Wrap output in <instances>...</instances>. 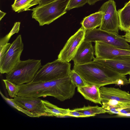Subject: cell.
Instances as JSON below:
<instances>
[{
	"instance_id": "ba28073f",
	"label": "cell",
	"mask_w": 130,
	"mask_h": 130,
	"mask_svg": "<svg viewBox=\"0 0 130 130\" xmlns=\"http://www.w3.org/2000/svg\"><path fill=\"white\" fill-rule=\"evenodd\" d=\"M86 30L82 26L70 38L60 51L58 59L67 62L72 60L80 45L84 41Z\"/></svg>"
},
{
	"instance_id": "5b68a950",
	"label": "cell",
	"mask_w": 130,
	"mask_h": 130,
	"mask_svg": "<svg viewBox=\"0 0 130 130\" xmlns=\"http://www.w3.org/2000/svg\"><path fill=\"white\" fill-rule=\"evenodd\" d=\"M84 41L101 42L121 48L130 49V45L122 36L116 32L103 30L99 28L86 30Z\"/></svg>"
},
{
	"instance_id": "9a60e30c",
	"label": "cell",
	"mask_w": 130,
	"mask_h": 130,
	"mask_svg": "<svg viewBox=\"0 0 130 130\" xmlns=\"http://www.w3.org/2000/svg\"><path fill=\"white\" fill-rule=\"evenodd\" d=\"M103 13L100 11L85 17L80 24L86 30H89L100 26L102 22Z\"/></svg>"
},
{
	"instance_id": "3957f363",
	"label": "cell",
	"mask_w": 130,
	"mask_h": 130,
	"mask_svg": "<svg viewBox=\"0 0 130 130\" xmlns=\"http://www.w3.org/2000/svg\"><path fill=\"white\" fill-rule=\"evenodd\" d=\"M42 66L41 60H21L11 71L6 74V79L18 85L30 83Z\"/></svg>"
},
{
	"instance_id": "603a6c76",
	"label": "cell",
	"mask_w": 130,
	"mask_h": 130,
	"mask_svg": "<svg viewBox=\"0 0 130 130\" xmlns=\"http://www.w3.org/2000/svg\"><path fill=\"white\" fill-rule=\"evenodd\" d=\"M88 0H70L67 8V10L74 8L83 6L87 3Z\"/></svg>"
},
{
	"instance_id": "d4e9b609",
	"label": "cell",
	"mask_w": 130,
	"mask_h": 130,
	"mask_svg": "<svg viewBox=\"0 0 130 130\" xmlns=\"http://www.w3.org/2000/svg\"><path fill=\"white\" fill-rule=\"evenodd\" d=\"M66 116L76 117H88L86 115L75 110L74 109L73 110H70L69 112L67 115Z\"/></svg>"
},
{
	"instance_id": "9c48e42d",
	"label": "cell",
	"mask_w": 130,
	"mask_h": 130,
	"mask_svg": "<svg viewBox=\"0 0 130 130\" xmlns=\"http://www.w3.org/2000/svg\"><path fill=\"white\" fill-rule=\"evenodd\" d=\"M12 100L21 107L29 111L35 116H48L45 111L42 100L38 98L17 96Z\"/></svg>"
},
{
	"instance_id": "ffe728a7",
	"label": "cell",
	"mask_w": 130,
	"mask_h": 130,
	"mask_svg": "<svg viewBox=\"0 0 130 130\" xmlns=\"http://www.w3.org/2000/svg\"><path fill=\"white\" fill-rule=\"evenodd\" d=\"M9 96L14 98L17 96L19 90V86L7 79H3Z\"/></svg>"
},
{
	"instance_id": "d6986e66",
	"label": "cell",
	"mask_w": 130,
	"mask_h": 130,
	"mask_svg": "<svg viewBox=\"0 0 130 130\" xmlns=\"http://www.w3.org/2000/svg\"><path fill=\"white\" fill-rule=\"evenodd\" d=\"M74 109L87 116L88 117L94 116L96 115L106 113L105 110L102 107L97 105L95 106H84L82 107Z\"/></svg>"
},
{
	"instance_id": "83f0119b",
	"label": "cell",
	"mask_w": 130,
	"mask_h": 130,
	"mask_svg": "<svg viewBox=\"0 0 130 130\" xmlns=\"http://www.w3.org/2000/svg\"><path fill=\"white\" fill-rule=\"evenodd\" d=\"M116 116V117H130V113L122 115L117 114Z\"/></svg>"
},
{
	"instance_id": "5bb4252c",
	"label": "cell",
	"mask_w": 130,
	"mask_h": 130,
	"mask_svg": "<svg viewBox=\"0 0 130 130\" xmlns=\"http://www.w3.org/2000/svg\"><path fill=\"white\" fill-rule=\"evenodd\" d=\"M100 87L95 85L88 84L85 86L77 87V90L85 99L102 105Z\"/></svg>"
},
{
	"instance_id": "f546056e",
	"label": "cell",
	"mask_w": 130,
	"mask_h": 130,
	"mask_svg": "<svg viewBox=\"0 0 130 130\" xmlns=\"http://www.w3.org/2000/svg\"><path fill=\"white\" fill-rule=\"evenodd\" d=\"M0 20H1L2 18L5 16L6 14V13L2 11L1 10H0Z\"/></svg>"
},
{
	"instance_id": "e0dca14e",
	"label": "cell",
	"mask_w": 130,
	"mask_h": 130,
	"mask_svg": "<svg viewBox=\"0 0 130 130\" xmlns=\"http://www.w3.org/2000/svg\"><path fill=\"white\" fill-rule=\"evenodd\" d=\"M42 102L48 116L56 117L66 116L70 109L59 108L47 101L42 100Z\"/></svg>"
},
{
	"instance_id": "4dcf8cb0",
	"label": "cell",
	"mask_w": 130,
	"mask_h": 130,
	"mask_svg": "<svg viewBox=\"0 0 130 130\" xmlns=\"http://www.w3.org/2000/svg\"><path fill=\"white\" fill-rule=\"evenodd\" d=\"M129 5H130V0L128 2L125 4L124 6H127Z\"/></svg>"
},
{
	"instance_id": "2e32d148",
	"label": "cell",
	"mask_w": 130,
	"mask_h": 130,
	"mask_svg": "<svg viewBox=\"0 0 130 130\" xmlns=\"http://www.w3.org/2000/svg\"><path fill=\"white\" fill-rule=\"evenodd\" d=\"M118 12L119 21V29L126 32L130 28V5L124 6Z\"/></svg>"
},
{
	"instance_id": "484cf974",
	"label": "cell",
	"mask_w": 130,
	"mask_h": 130,
	"mask_svg": "<svg viewBox=\"0 0 130 130\" xmlns=\"http://www.w3.org/2000/svg\"><path fill=\"white\" fill-rule=\"evenodd\" d=\"M122 36L125 38L127 42L130 43V28L125 35Z\"/></svg>"
},
{
	"instance_id": "6da1fadb",
	"label": "cell",
	"mask_w": 130,
	"mask_h": 130,
	"mask_svg": "<svg viewBox=\"0 0 130 130\" xmlns=\"http://www.w3.org/2000/svg\"><path fill=\"white\" fill-rule=\"evenodd\" d=\"M73 69L87 83L100 87L110 84L124 85L129 83L125 76L93 60L84 64L74 65Z\"/></svg>"
},
{
	"instance_id": "d6a6232c",
	"label": "cell",
	"mask_w": 130,
	"mask_h": 130,
	"mask_svg": "<svg viewBox=\"0 0 130 130\" xmlns=\"http://www.w3.org/2000/svg\"><path fill=\"white\" fill-rule=\"evenodd\" d=\"M129 74V79L128 80V81H129V83L130 84V73Z\"/></svg>"
},
{
	"instance_id": "ac0fdd59",
	"label": "cell",
	"mask_w": 130,
	"mask_h": 130,
	"mask_svg": "<svg viewBox=\"0 0 130 130\" xmlns=\"http://www.w3.org/2000/svg\"><path fill=\"white\" fill-rule=\"evenodd\" d=\"M40 3V0H21L11 5L12 9L18 13L31 10L30 7Z\"/></svg>"
},
{
	"instance_id": "52a82bcc",
	"label": "cell",
	"mask_w": 130,
	"mask_h": 130,
	"mask_svg": "<svg viewBox=\"0 0 130 130\" xmlns=\"http://www.w3.org/2000/svg\"><path fill=\"white\" fill-rule=\"evenodd\" d=\"M23 47L21 36L19 35L11 44L2 62L0 64L1 74L9 73L19 63Z\"/></svg>"
},
{
	"instance_id": "7a4b0ae2",
	"label": "cell",
	"mask_w": 130,
	"mask_h": 130,
	"mask_svg": "<svg viewBox=\"0 0 130 130\" xmlns=\"http://www.w3.org/2000/svg\"><path fill=\"white\" fill-rule=\"evenodd\" d=\"M70 0H55L49 3L38 5L31 10L32 17L40 26L49 25L66 12Z\"/></svg>"
},
{
	"instance_id": "f1b7e54d",
	"label": "cell",
	"mask_w": 130,
	"mask_h": 130,
	"mask_svg": "<svg viewBox=\"0 0 130 130\" xmlns=\"http://www.w3.org/2000/svg\"><path fill=\"white\" fill-rule=\"evenodd\" d=\"M102 0H88V3L90 5H94L96 2Z\"/></svg>"
},
{
	"instance_id": "277c9868",
	"label": "cell",
	"mask_w": 130,
	"mask_h": 130,
	"mask_svg": "<svg viewBox=\"0 0 130 130\" xmlns=\"http://www.w3.org/2000/svg\"><path fill=\"white\" fill-rule=\"evenodd\" d=\"M71 64L57 59L40 68L32 82H42L55 80L69 75Z\"/></svg>"
},
{
	"instance_id": "4316f807",
	"label": "cell",
	"mask_w": 130,
	"mask_h": 130,
	"mask_svg": "<svg viewBox=\"0 0 130 130\" xmlns=\"http://www.w3.org/2000/svg\"><path fill=\"white\" fill-rule=\"evenodd\" d=\"M55 0H40V3L39 5H40L45 4Z\"/></svg>"
},
{
	"instance_id": "7c38bea8",
	"label": "cell",
	"mask_w": 130,
	"mask_h": 130,
	"mask_svg": "<svg viewBox=\"0 0 130 130\" xmlns=\"http://www.w3.org/2000/svg\"><path fill=\"white\" fill-rule=\"evenodd\" d=\"M100 92L102 104L110 100L130 104V94L118 88L102 86Z\"/></svg>"
},
{
	"instance_id": "cb8c5ba5",
	"label": "cell",
	"mask_w": 130,
	"mask_h": 130,
	"mask_svg": "<svg viewBox=\"0 0 130 130\" xmlns=\"http://www.w3.org/2000/svg\"><path fill=\"white\" fill-rule=\"evenodd\" d=\"M11 44L7 43L5 44L0 46V64L2 62L5 55L10 47Z\"/></svg>"
},
{
	"instance_id": "30bf717a",
	"label": "cell",
	"mask_w": 130,
	"mask_h": 130,
	"mask_svg": "<svg viewBox=\"0 0 130 130\" xmlns=\"http://www.w3.org/2000/svg\"><path fill=\"white\" fill-rule=\"evenodd\" d=\"M93 60L108 67L123 75L130 73V55L118 56L109 59L94 58Z\"/></svg>"
},
{
	"instance_id": "7402d4cb",
	"label": "cell",
	"mask_w": 130,
	"mask_h": 130,
	"mask_svg": "<svg viewBox=\"0 0 130 130\" xmlns=\"http://www.w3.org/2000/svg\"><path fill=\"white\" fill-rule=\"evenodd\" d=\"M0 93L1 96L4 100L10 105L13 107L20 111L27 116L31 117H36L32 113L20 107L18 104L16 103L12 100V99H10L7 98L4 96L1 92L0 91Z\"/></svg>"
},
{
	"instance_id": "8fae6325",
	"label": "cell",
	"mask_w": 130,
	"mask_h": 130,
	"mask_svg": "<svg viewBox=\"0 0 130 130\" xmlns=\"http://www.w3.org/2000/svg\"><path fill=\"white\" fill-rule=\"evenodd\" d=\"M95 54L96 58L105 59H112L118 56L130 55V49L121 48L105 43H95Z\"/></svg>"
},
{
	"instance_id": "8992f818",
	"label": "cell",
	"mask_w": 130,
	"mask_h": 130,
	"mask_svg": "<svg viewBox=\"0 0 130 130\" xmlns=\"http://www.w3.org/2000/svg\"><path fill=\"white\" fill-rule=\"evenodd\" d=\"M103 13L100 29L118 34L119 21L115 2L109 0L104 3L99 10Z\"/></svg>"
},
{
	"instance_id": "44dd1931",
	"label": "cell",
	"mask_w": 130,
	"mask_h": 130,
	"mask_svg": "<svg viewBox=\"0 0 130 130\" xmlns=\"http://www.w3.org/2000/svg\"><path fill=\"white\" fill-rule=\"evenodd\" d=\"M69 76L72 82L76 87H83L88 84L73 69L71 70Z\"/></svg>"
},
{
	"instance_id": "1f68e13d",
	"label": "cell",
	"mask_w": 130,
	"mask_h": 130,
	"mask_svg": "<svg viewBox=\"0 0 130 130\" xmlns=\"http://www.w3.org/2000/svg\"><path fill=\"white\" fill-rule=\"evenodd\" d=\"M21 0H15L14 3H16L20 1Z\"/></svg>"
},
{
	"instance_id": "4fadbf2b",
	"label": "cell",
	"mask_w": 130,
	"mask_h": 130,
	"mask_svg": "<svg viewBox=\"0 0 130 130\" xmlns=\"http://www.w3.org/2000/svg\"><path fill=\"white\" fill-rule=\"evenodd\" d=\"M94 52L92 42L83 41L72 59L74 64H84L91 62L94 58Z\"/></svg>"
}]
</instances>
